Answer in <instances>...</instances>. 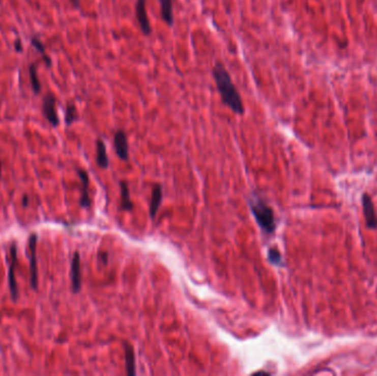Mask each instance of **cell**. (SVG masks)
I'll list each match as a JSON object with an SVG mask.
<instances>
[{
  "label": "cell",
  "mask_w": 377,
  "mask_h": 376,
  "mask_svg": "<svg viewBox=\"0 0 377 376\" xmlns=\"http://www.w3.org/2000/svg\"><path fill=\"white\" fill-rule=\"evenodd\" d=\"M79 179L82 181V194L81 199H79V205L82 207H90L91 206V198L89 194V184H90V179L89 174L83 169H77L76 170Z\"/></svg>",
  "instance_id": "30bf717a"
},
{
  "label": "cell",
  "mask_w": 377,
  "mask_h": 376,
  "mask_svg": "<svg viewBox=\"0 0 377 376\" xmlns=\"http://www.w3.org/2000/svg\"><path fill=\"white\" fill-rule=\"evenodd\" d=\"M22 205H23L24 207L29 205V197L26 196V194H25V196H23V199H22Z\"/></svg>",
  "instance_id": "7402d4cb"
},
{
  "label": "cell",
  "mask_w": 377,
  "mask_h": 376,
  "mask_svg": "<svg viewBox=\"0 0 377 376\" xmlns=\"http://www.w3.org/2000/svg\"><path fill=\"white\" fill-rule=\"evenodd\" d=\"M162 200V187L160 184H155L152 187L151 201H150V217L155 218L161 204Z\"/></svg>",
  "instance_id": "4fadbf2b"
},
{
  "label": "cell",
  "mask_w": 377,
  "mask_h": 376,
  "mask_svg": "<svg viewBox=\"0 0 377 376\" xmlns=\"http://www.w3.org/2000/svg\"><path fill=\"white\" fill-rule=\"evenodd\" d=\"M160 4L161 18L168 26H173L175 16H173V0H159Z\"/></svg>",
  "instance_id": "8fae6325"
},
{
  "label": "cell",
  "mask_w": 377,
  "mask_h": 376,
  "mask_svg": "<svg viewBox=\"0 0 377 376\" xmlns=\"http://www.w3.org/2000/svg\"><path fill=\"white\" fill-rule=\"evenodd\" d=\"M29 250H30V284L33 290H38V261H37V244H38V234L32 233L29 239Z\"/></svg>",
  "instance_id": "277c9868"
},
{
  "label": "cell",
  "mask_w": 377,
  "mask_h": 376,
  "mask_svg": "<svg viewBox=\"0 0 377 376\" xmlns=\"http://www.w3.org/2000/svg\"><path fill=\"white\" fill-rule=\"evenodd\" d=\"M99 259H101L102 263L104 265H107V261H108V254L106 252H102L99 253Z\"/></svg>",
  "instance_id": "44dd1931"
},
{
  "label": "cell",
  "mask_w": 377,
  "mask_h": 376,
  "mask_svg": "<svg viewBox=\"0 0 377 376\" xmlns=\"http://www.w3.org/2000/svg\"><path fill=\"white\" fill-rule=\"evenodd\" d=\"M135 12L137 17V21L140 26L141 32L144 36H150L152 29L147 12V0H137L135 5Z\"/></svg>",
  "instance_id": "8992f818"
},
{
  "label": "cell",
  "mask_w": 377,
  "mask_h": 376,
  "mask_svg": "<svg viewBox=\"0 0 377 376\" xmlns=\"http://www.w3.org/2000/svg\"><path fill=\"white\" fill-rule=\"evenodd\" d=\"M114 147L117 156L122 160H128L129 150H128V140L127 135L124 130H117L114 136Z\"/></svg>",
  "instance_id": "ba28073f"
},
{
  "label": "cell",
  "mask_w": 377,
  "mask_h": 376,
  "mask_svg": "<svg viewBox=\"0 0 377 376\" xmlns=\"http://www.w3.org/2000/svg\"><path fill=\"white\" fill-rule=\"evenodd\" d=\"M362 203H363V212H364V217H365L366 225L369 228H377V218H376V213L374 210L373 201L372 199H370L368 194H363Z\"/></svg>",
  "instance_id": "9c48e42d"
},
{
  "label": "cell",
  "mask_w": 377,
  "mask_h": 376,
  "mask_svg": "<svg viewBox=\"0 0 377 376\" xmlns=\"http://www.w3.org/2000/svg\"><path fill=\"white\" fill-rule=\"evenodd\" d=\"M9 252L11 255V260L9 261V268H8V287H9L12 300L17 301L19 297V291H18V285H17V279H16V265H17V257H18V246L16 243H12L10 245Z\"/></svg>",
  "instance_id": "3957f363"
},
{
  "label": "cell",
  "mask_w": 377,
  "mask_h": 376,
  "mask_svg": "<svg viewBox=\"0 0 377 376\" xmlns=\"http://www.w3.org/2000/svg\"><path fill=\"white\" fill-rule=\"evenodd\" d=\"M217 91L220 93L222 102L227 106L231 112L237 115H244L245 107L240 92L237 91L235 84L233 83L228 71L221 62H216L212 70Z\"/></svg>",
  "instance_id": "6da1fadb"
},
{
  "label": "cell",
  "mask_w": 377,
  "mask_h": 376,
  "mask_svg": "<svg viewBox=\"0 0 377 376\" xmlns=\"http://www.w3.org/2000/svg\"><path fill=\"white\" fill-rule=\"evenodd\" d=\"M42 112L46 120L53 127H57L60 125V118L56 112V98L52 93H48L43 96Z\"/></svg>",
  "instance_id": "5b68a950"
},
{
  "label": "cell",
  "mask_w": 377,
  "mask_h": 376,
  "mask_svg": "<svg viewBox=\"0 0 377 376\" xmlns=\"http://www.w3.org/2000/svg\"><path fill=\"white\" fill-rule=\"evenodd\" d=\"M65 124L66 126H71L73 123L78 119L77 109L74 103H69L65 109Z\"/></svg>",
  "instance_id": "ac0fdd59"
},
{
  "label": "cell",
  "mask_w": 377,
  "mask_h": 376,
  "mask_svg": "<svg viewBox=\"0 0 377 376\" xmlns=\"http://www.w3.org/2000/svg\"><path fill=\"white\" fill-rule=\"evenodd\" d=\"M121 194H122V209L125 211H131L134 204H132L130 200V194L128 184L126 181H122L121 182Z\"/></svg>",
  "instance_id": "2e32d148"
},
{
  "label": "cell",
  "mask_w": 377,
  "mask_h": 376,
  "mask_svg": "<svg viewBox=\"0 0 377 376\" xmlns=\"http://www.w3.org/2000/svg\"><path fill=\"white\" fill-rule=\"evenodd\" d=\"M71 284H72V291L76 293L79 292L82 287V272H81V255L78 252L73 254L72 261H71Z\"/></svg>",
  "instance_id": "52a82bcc"
},
{
  "label": "cell",
  "mask_w": 377,
  "mask_h": 376,
  "mask_svg": "<svg viewBox=\"0 0 377 376\" xmlns=\"http://www.w3.org/2000/svg\"><path fill=\"white\" fill-rule=\"evenodd\" d=\"M0 177H2V161H0Z\"/></svg>",
  "instance_id": "cb8c5ba5"
},
{
  "label": "cell",
  "mask_w": 377,
  "mask_h": 376,
  "mask_svg": "<svg viewBox=\"0 0 377 376\" xmlns=\"http://www.w3.org/2000/svg\"><path fill=\"white\" fill-rule=\"evenodd\" d=\"M124 351H125V362L126 370L129 376H134L136 374V364H135V352L132 346L128 342H124Z\"/></svg>",
  "instance_id": "7c38bea8"
},
{
  "label": "cell",
  "mask_w": 377,
  "mask_h": 376,
  "mask_svg": "<svg viewBox=\"0 0 377 376\" xmlns=\"http://www.w3.org/2000/svg\"><path fill=\"white\" fill-rule=\"evenodd\" d=\"M30 42H31V45L33 46V48H35L40 53V55H41L45 65L48 66V68H51V66H52V59L48 55H46L45 48H44V45H43L41 40H40L38 37L33 36L30 39Z\"/></svg>",
  "instance_id": "9a60e30c"
},
{
  "label": "cell",
  "mask_w": 377,
  "mask_h": 376,
  "mask_svg": "<svg viewBox=\"0 0 377 376\" xmlns=\"http://www.w3.org/2000/svg\"><path fill=\"white\" fill-rule=\"evenodd\" d=\"M96 163L99 168L106 169L109 166V160L106 153V146L102 139H97L96 142Z\"/></svg>",
  "instance_id": "5bb4252c"
},
{
  "label": "cell",
  "mask_w": 377,
  "mask_h": 376,
  "mask_svg": "<svg viewBox=\"0 0 377 376\" xmlns=\"http://www.w3.org/2000/svg\"><path fill=\"white\" fill-rule=\"evenodd\" d=\"M268 259L271 264L280 266L282 264V257L277 248H270L268 251Z\"/></svg>",
  "instance_id": "d6986e66"
},
{
  "label": "cell",
  "mask_w": 377,
  "mask_h": 376,
  "mask_svg": "<svg viewBox=\"0 0 377 376\" xmlns=\"http://www.w3.org/2000/svg\"><path fill=\"white\" fill-rule=\"evenodd\" d=\"M29 77H30V83L32 91L35 94H40L41 93V83H40L39 77H38V71H37V64L36 63H31L29 66Z\"/></svg>",
  "instance_id": "e0dca14e"
},
{
  "label": "cell",
  "mask_w": 377,
  "mask_h": 376,
  "mask_svg": "<svg viewBox=\"0 0 377 376\" xmlns=\"http://www.w3.org/2000/svg\"><path fill=\"white\" fill-rule=\"evenodd\" d=\"M15 50H16L18 53H21V52L23 51L22 41H21V39H20V38H17V40L15 41Z\"/></svg>",
  "instance_id": "ffe728a7"
},
{
  "label": "cell",
  "mask_w": 377,
  "mask_h": 376,
  "mask_svg": "<svg viewBox=\"0 0 377 376\" xmlns=\"http://www.w3.org/2000/svg\"><path fill=\"white\" fill-rule=\"evenodd\" d=\"M70 2L72 3V5L75 7V8H79V6H81V3H79V0H70Z\"/></svg>",
  "instance_id": "603a6c76"
},
{
  "label": "cell",
  "mask_w": 377,
  "mask_h": 376,
  "mask_svg": "<svg viewBox=\"0 0 377 376\" xmlns=\"http://www.w3.org/2000/svg\"><path fill=\"white\" fill-rule=\"evenodd\" d=\"M249 206L262 230L266 233H273L276 230L273 209L260 198H251L249 200Z\"/></svg>",
  "instance_id": "7a4b0ae2"
}]
</instances>
